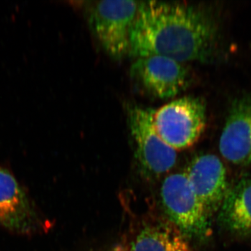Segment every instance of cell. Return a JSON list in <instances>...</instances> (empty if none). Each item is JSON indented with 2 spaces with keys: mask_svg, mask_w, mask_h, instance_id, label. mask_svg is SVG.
I'll use <instances>...</instances> for the list:
<instances>
[{
  "mask_svg": "<svg viewBox=\"0 0 251 251\" xmlns=\"http://www.w3.org/2000/svg\"><path fill=\"white\" fill-rule=\"evenodd\" d=\"M161 196L167 215L184 237L201 239L210 234L209 216L185 171L167 176Z\"/></svg>",
  "mask_w": 251,
  "mask_h": 251,
  "instance_id": "obj_3",
  "label": "cell"
},
{
  "mask_svg": "<svg viewBox=\"0 0 251 251\" xmlns=\"http://www.w3.org/2000/svg\"><path fill=\"white\" fill-rule=\"evenodd\" d=\"M131 74L157 98H173L190 84L189 72L184 64L163 56L137 58L131 66Z\"/></svg>",
  "mask_w": 251,
  "mask_h": 251,
  "instance_id": "obj_7",
  "label": "cell"
},
{
  "mask_svg": "<svg viewBox=\"0 0 251 251\" xmlns=\"http://www.w3.org/2000/svg\"><path fill=\"white\" fill-rule=\"evenodd\" d=\"M185 173L208 215L219 211L229 186L226 167L219 157L210 153L195 157Z\"/></svg>",
  "mask_w": 251,
  "mask_h": 251,
  "instance_id": "obj_8",
  "label": "cell"
},
{
  "mask_svg": "<svg viewBox=\"0 0 251 251\" xmlns=\"http://www.w3.org/2000/svg\"><path fill=\"white\" fill-rule=\"evenodd\" d=\"M214 18L195 6L140 2L130 33L129 52L136 58L163 56L183 63L206 60L217 39Z\"/></svg>",
  "mask_w": 251,
  "mask_h": 251,
  "instance_id": "obj_1",
  "label": "cell"
},
{
  "mask_svg": "<svg viewBox=\"0 0 251 251\" xmlns=\"http://www.w3.org/2000/svg\"><path fill=\"white\" fill-rule=\"evenodd\" d=\"M219 150L233 164L251 163V97H242L232 104L220 137Z\"/></svg>",
  "mask_w": 251,
  "mask_h": 251,
  "instance_id": "obj_9",
  "label": "cell"
},
{
  "mask_svg": "<svg viewBox=\"0 0 251 251\" xmlns=\"http://www.w3.org/2000/svg\"><path fill=\"white\" fill-rule=\"evenodd\" d=\"M49 220L6 165L0 163V229L17 235L45 234Z\"/></svg>",
  "mask_w": 251,
  "mask_h": 251,
  "instance_id": "obj_2",
  "label": "cell"
},
{
  "mask_svg": "<svg viewBox=\"0 0 251 251\" xmlns=\"http://www.w3.org/2000/svg\"><path fill=\"white\" fill-rule=\"evenodd\" d=\"M131 251H193L175 226L148 224L140 229L131 244Z\"/></svg>",
  "mask_w": 251,
  "mask_h": 251,
  "instance_id": "obj_11",
  "label": "cell"
},
{
  "mask_svg": "<svg viewBox=\"0 0 251 251\" xmlns=\"http://www.w3.org/2000/svg\"><path fill=\"white\" fill-rule=\"evenodd\" d=\"M153 112L152 109L131 107L128 110V125L140 168L148 176L158 177L175 166L177 155L155 129Z\"/></svg>",
  "mask_w": 251,
  "mask_h": 251,
  "instance_id": "obj_6",
  "label": "cell"
},
{
  "mask_svg": "<svg viewBox=\"0 0 251 251\" xmlns=\"http://www.w3.org/2000/svg\"><path fill=\"white\" fill-rule=\"evenodd\" d=\"M140 5L135 1H100L89 6L91 27L114 58H122L129 52L130 30Z\"/></svg>",
  "mask_w": 251,
  "mask_h": 251,
  "instance_id": "obj_5",
  "label": "cell"
},
{
  "mask_svg": "<svg viewBox=\"0 0 251 251\" xmlns=\"http://www.w3.org/2000/svg\"><path fill=\"white\" fill-rule=\"evenodd\" d=\"M206 120L205 105L192 97L176 99L153 112L157 133L176 151L191 148L199 140Z\"/></svg>",
  "mask_w": 251,
  "mask_h": 251,
  "instance_id": "obj_4",
  "label": "cell"
},
{
  "mask_svg": "<svg viewBox=\"0 0 251 251\" xmlns=\"http://www.w3.org/2000/svg\"><path fill=\"white\" fill-rule=\"evenodd\" d=\"M219 221L229 232L251 237V176H244L229 187L219 209Z\"/></svg>",
  "mask_w": 251,
  "mask_h": 251,
  "instance_id": "obj_10",
  "label": "cell"
}]
</instances>
